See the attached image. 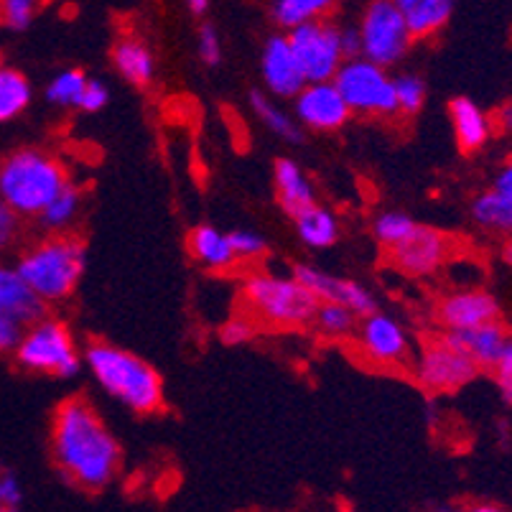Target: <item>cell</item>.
<instances>
[{
  "label": "cell",
  "instance_id": "obj_26",
  "mask_svg": "<svg viewBox=\"0 0 512 512\" xmlns=\"http://www.w3.org/2000/svg\"><path fill=\"white\" fill-rule=\"evenodd\" d=\"M334 6H337V0H276L273 18L283 29H296L301 23L327 18Z\"/></svg>",
  "mask_w": 512,
  "mask_h": 512
},
{
  "label": "cell",
  "instance_id": "obj_3",
  "mask_svg": "<svg viewBox=\"0 0 512 512\" xmlns=\"http://www.w3.org/2000/svg\"><path fill=\"white\" fill-rule=\"evenodd\" d=\"M67 181L57 158L39 148H21L0 164V199L18 217H39Z\"/></svg>",
  "mask_w": 512,
  "mask_h": 512
},
{
  "label": "cell",
  "instance_id": "obj_8",
  "mask_svg": "<svg viewBox=\"0 0 512 512\" xmlns=\"http://www.w3.org/2000/svg\"><path fill=\"white\" fill-rule=\"evenodd\" d=\"M360 54L380 67H395L411 49L413 34L393 0H372L360 21Z\"/></svg>",
  "mask_w": 512,
  "mask_h": 512
},
{
  "label": "cell",
  "instance_id": "obj_35",
  "mask_svg": "<svg viewBox=\"0 0 512 512\" xmlns=\"http://www.w3.org/2000/svg\"><path fill=\"white\" fill-rule=\"evenodd\" d=\"M230 235L232 248H235L237 260L240 258H260L265 253V240L258 235V232H250V230H235V232H227Z\"/></svg>",
  "mask_w": 512,
  "mask_h": 512
},
{
  "label": "cell",
  "instance_id": "obj_5",
  "mask_svg": "<svg viewBox=\"0 0 512 512\" xmlns=\"http://www.w3.org/2000/svg\"><path fill=\"white\" fill-rule=\"evenodd\" d=\"M245 301L271 327H304L314 321L319 299L296 278L258 273L245 281Z\"/></svg>",
  "mask_w": 512,
  "mask_h": 512
},
{
  "label": "cell",
  "instance_id": "obj_24",
  "mask_svg": "<svg viewBox=\"0 0 512 512\" xmlns=\"http://www.w3.org/2000/svg\"><path fill=\"white\" fill-rule=\"evenodd\" d=\"M293 222H296V232H299L301 242L309 245V248H332L339 237L337 217L316 202L311 207L301 209L299 214H293Z\"/></svg>",
  "mask_w": 512,
  "mask_h": 512
},
{
  "label": "cell",
  "instance_id": "obj_9",
  "mask_svg": "<svg viewBox=\"0 0 512 512\" xmlns=\"http://www.w3.org/2000/svg\"><path fill=\"white\" fill-rule=\"evenodd\" d=\"M288 41H291L309 82L334 79V74L339 72V67L347 59L342 51L339 29L334 23L324 21V18L321 21L301 23V26L291 29L288 31Z\"/></svg>",
  "mask_w": 512,
  "mask_h": 512
},
{
  "label": "cell",
  "instance_id": "obj_15",
  "mask_svg": "<svg viewBox=\"0 0 512 512\" xmlns=\"http://www.w3.org/2000/svg\"><path fill=\"white\" fill-rule=\"evenodd\" d=\"M360 347L370 360L380 362V365H400L411 355V339H408L406 329L395 319L377 314V311L367 314L362 321Z\"/></svg>",
  "mask_w": 512,
  "mask_h": 512
},
{
  "label": "cell",
  "instance_id": "obj_36",
  "mask_svg": "<svg viewBox=\"0 0 512 512\" xmlns=\"http://www.w3.org/2000/svg\"><path fill=\"white\" fill-rule=\"evenodd\" d=\"M23 505V487L8 469H0V510H18Z\"/></svg>",
  "mask_w": 512,
  "mask_h": 512
},
{
  "label": "cell",
  "instance_id": "obj_10",
  "mask_svg": "<svg viewBox=\"0 0 512 512\" xmlns=\"http://www.w3.org/2000/svg\"><path fill=\"white\" fill-rule=\"evenodd\" d=\"M479 367L464 355L462 349L446 342L444 337L439 342L423 347L418 357V383L431 393H451V390L464 388L472 383Z\"/></svg>",
  "mask_w": 512,
  "mask_h": 512
},
{
  "label": "cell",
  "instance_id": "obj_30",
  "mask_svg": "<svg viewBox=\"0 0 512 512\" xmlns=\"http://www.w3.org/2000/svg\"><path fill=\"white\" fill-rule=\"evenodd\" d=\"M355 316V311H349L347 306L332 304V301H319L314 321L324 337H344L355 327Z\"/></svg>",
  "mask_w": 512,
  "mask_h": 512
},
{
  "label": "cell",
  "instance_id": "obj_37",
  "mask_svg": "<svg viewBox=\"0 0 512 512\" xmlns=\"http://www.w3.org/2000/svg\"><path fill=\"white\" fill-rule=\"evenodd\" d=\"M197 46H199V57H202L204 64L214 67V64L222 62V41H220V34H217V29H212V26H202V29H199Z\"/></svg>",
  "mask_w": 512,
  "mask_h": 512
},
{
  "label": "cell",
  "instance_id": "obj_19",
  "mask_svg": "<svg viewBox=\"0 0 512 512\" xmlns=\"http://www.w3.org/2000/svg\"><path fill=\"white\" fill-rule=\"evenodd\" d=\"M472 217L477 225L487 227V230H512V161L502 166L490 192L474 199Z\"/></svg>",
  "mask_w": 512,
  "mask_h": 512
},
{
  "label": "cell",
  "instance_id": "obj_23",
  "mask_svg": "<svg viewBox=\"0 0 512 512\" xmlns=\"http://www.w3.org/2000/svg\"><path fill=\"white\" fill-rule=\"evenodd\" d=\"M189 250H192L194 260L212 268V271H225L237 260L235 248H232L230 235L220 232L217 227H197L189 235Z\"/></svg>",
  "mask_w": 512,
  "mask_h": 512
},
{
  "label": "cell",
  "instance_id": "obj_40",
  "mask_svg": "<svg viewBox=\"0 0 512 512\" xmlns=\"http://www.w3.org/2000/svg\"><path fill=\"white\" fill-rule=\"evenodd\" d=\"M495 377H497V385H500L502 395H505V400H510L512 403V339L507 342L505 352L500 355V360L495 362Z\"/></svg>",
  "mask_w": 512,
  "mask_h": 512
},
{
  "label": "cell",
  "instance_id": "obj_34",
  "mask_svg": "<svg viewBox=\"0 0 512 512\" xmlns=\"http://www.w3.org/2000/svg\"><path fill=\"white\" fill-rule=\"evenodd\" d=\"M39 6L41 0H0V23L13 31L29 29Z\"/></svg>",
  "mask_w": 512,
  "mask_h": 512
},
{
  "label": "cell",
  "instance_id": "obj_45",
  "mask_svg": "<svg viewBox=\"0 0 512 512\" xmlns=\"http://www.w3.org/2000/svg\"><path fill=\"white\" fill-rule=\"evenodd\" d=\"M505 260L512 265V240L505 245Z\"/></svg>",
  "mask_w": 512,
  "mask_h": 512
},
{
  "label": "cell",
  "instance_id": "obj_22",
  "mask_svg": "<svg viewBox=\"0 0 512 512\" xmlns=\"http://www.w3.org/2000/svg\"><path fill=\"white\" fill-rule=\"evenodd\" d=\"M273 181H276L278 202H281L283 212H288L291 217L293 214H299L301 209L314 204V189H311L309 179H306L304 171L299 169V164L291 161V158H281V161H276Z\"/></svg>",
  "mask_w": 512,
  "mask_h": 512
},
{
  "label": "cell",
  "instance_id": "obj_38",
  "mask_svg": "<svg viewBox=\"0 0 512 512\" xmlns=\"http://www.w3.org/2000/svg\"><path fill=\"white\" fill-rule=\"evenodd\" d=\"M107 102H110V92H107V87L102 85V82H97V79H87L82 97H79L77 102L79 110H85V113H100Z\"/></svg>",
  "mask_w": 512,
  "mask_h": 512
},
{
  "label": "cell",
  "instance_id": "obj_18",
  "mask_svg": "<svg viewBox=\"0 0 512 512\" xmlns=\"http://www.w3.org/2000/svg\"><path fill=\"white\" fill-rule=\"evenodd\" d=\"M444 339L454 344L456 349H462L477 367H495V362L500 360L507 342H510L505 327L497 319L472 329H451L444 334Z\"/></svg>",
  "mask_w": 512,
  "mask_h": 512
},
{
  "label": "cell",
  "instance_id": "obj_21",
  "mask_svg": "<svg viewBox=\"0 0 512 512\" xmlns=\"http://www.w3.org/2000/svg\"><path fill=\"white\" fill-rule=\"evenodd\" d=\"M406 18L413 39L434 36L449 23L456 0H393Z\"/></svg>",
  "mask_w": 512,
  "mask_h": 512
},
{
  "label": "cell",
  "instance_id": "obj_12",
  "mask_svg": "<svg viewBox=\"0 0 512 512\" xmlns=\"http://www.w3.org/2000/svg\"><path fill=\"white\" fill-rule=\"evenodd\" d=\"M293 100H296V115H299L301 123L311 130H319V133L339 130L352 115L347 100L342 97L339 87L334 85V79L306 82L304 90Z\"/></svg>",
  "mask_w": 512,
  "mask_h": 512
},
{
  "label": "cell",
  "instance_id": "obj_25",
  "mask_svg": "<svg viewBox=\"0 0 512 512\" xmlns=\"http://www.w3.org/2000/svg\"><path fill=\"white\" fill-rule=\"evenodd\" d=\"M113 62L115 67H118V72L123 74V79H128L130 85H151L153 72H156V62H153V54L141 44V41H120L113 51Z\"/></svg>",
  "mask_w": 512,
  "mask_h": 512
},
{
  "label": "cell",
  "instance_id": "obj_17",
  "mask_svg": "<svg viewBox=\"0 0 512 512\" xmlns=\"http://www.w3.org/2000/svg\"><path fill=\"white\" fill-rule=\"evenodd\" d=\"M41 316H46V301L31 291L16 268L0 265V319L16 321L29 329Z\"/></svg>",
  "mask_w": 512,
  "mask_h": 512
},
{
  "label": "cell",
  "instance_id": "obj_13",
  "mask_svg": "<svg viewBox=\"0 0 512 512\" xmlns=\"http://www.w3.org/2000/svg\"><path fill=\"white\" fill-rule=\"evenodd\" d=\"M293 278L304 283L319 301H332V304L347 306L349 311H355L357 316H367L377 311L375 299L365 286L347 278L329 276V273L319 271L314 265H296Z\"/></svg>",
  "mask_w": 512,
  "mask_h": 512
},
{
  "label": "cell",
  "instance_id": "obj_28",
  "mask_svg": "<svg viewBox=\"0 0 512 512\" xmlns=\"http://www.w3.org/2000/svg\"><path fill=\"white\" fill-rule=\"evenodd\" d=\"M79 204H82V192H79L74 184H64L62 192L51 199L44 207V212L39 214L41 225L51 232H59L64 227H69L74 222V217L79 214Z\"/></svg>",
  "mask_w": 512,
  "mask_h": 512
},
{
  "label": "cell",
  "instance_id": "obj_6",
  "mask_svg": "<svg viewBox=\"0 0 512 512\" xmlns=\"http://www.w3.org/2000/svg\"><path fill=\"white\" fill-rule=\"evenodd\" d=\"M18 365L31 372H44V375L57 377H74L82 370V357L77 355L74 339L62 321L41 316L34 321L21 342L13 349Z\"/></svg>",
  "mask_w": 512,
  "mask_h": 512
},
{
  "label": "cell",
  "instance_id": "obj_11",
  "mask_svg": "<svg viewBox=\"0 0 512 512\" xmlns=\"http://www.w3.org/2000/svg\"><path fill=\"white\" fill-rule=\"evenodd\" d=\"M446 255H449V237L434 227L421 225H416V230L406 240H400L398 245L390 248V260L395 268L413 278L431 276L439 271L446 263Z\"/></svg>",
  "mask_w": 512,
  "mask_h": 512
},
{
  "label": "cell",
  "instance_id": "obj_1",
  "mask_svg": "<svg viewBox=\"0 0 512 512\" xmlns=\"http://www.w3.org/2000/svg\"><path fill=\"white\" fill-rule=\"evenodd\" d=\"M51 454L57 467L85 490H100L115 477L120 446L85 398H69L54 413Z\"/></svg>",
  "mask_w": 512,
  "mask_h": 512
},
{
  "label": "cell",
  "instance_id": "obj_39",
  "mask_svg": "<svg viewBox=\"0 0 512 512\" xmlns=\"http://www.w3.org/2000/svg\"><path fill=\"white\" fill-rule=\"evenodd\" d=\"M18 227H21L18 225V214L0 199V253L11 248L18 235Z\"/></svg>",
  "mask_w": 512,
  "mask_h": 512
},
{
  "label": "cell",
  "instance_id": "obj_14",
  "mask_svg": "<svg viewBox=\"0 0 512 512\" xmlns=\"http://www.w3.org/2000/svg\"><path fill=\"white\" fill-rule=\"evenodd\" d=\"M260 72H263L265 87L278 97H296L309 82L288 36L268 39L263 59H260Z\"/></svg>",
  "mask_w": 512,
  "mask_h": 512
},
{
  "label": "cell",
  "instance_id": "obj_4",
  "mask_svg": "<svg viewBox=\"0 0 512 512\" xmlns=\"http://www.w3.org/2000/svg\"><path fill=\"white\" fill-rule=\"evenodd\" d=\"M85 245L69 235L49 237L18 258L16 271L46 304L69 299L85 273Z\"/></svg>",
  "mask_w": 512,
  "mask_h": 512
},
{
  "label": "cell",
  "instance_id": "obj_42",
  "mask_svg": "<svg viewBox=\"0 0 512 512\" xmlns=\"http://www.w3.org/2000/svg\"><path fill=\"white\" fill-rule=\"evenodd\" d=\"M339 36H342V51L344 57H360V31L357 29H339Z\"/></svg>",
  "mask_w": 512,
  "mask_h": 512
},
{
  "label": "cell",
  "instance_id": "obj_33",
  "mask_svg": "<svg viewBox=\"0 0 512 512\" xmlns=\"http://www.w3.org/2000/svg\"><path fill=\"white\" fill-rule=\"evenodd\" d=\"M85 85H87L85 72H79V69H67V72L57 74V77L51 79L49 90H46V97L62 107L77 105L79 97H82V90H85Z\"/></svg>",
  "mask_w": 512,
  "mask_h": 512
},
{
  "label": "cell",
  "instance_id": "obj_27",
  "mask_svg": "<svg viewBox=\"0 0 512 512\" xmlns=\"http://www.w3.org/2000/svg\"><path fill=\"white\" fill-rule=\"evenodd\" d=\"M31 102V85L18 69L0 67V123L18 118Z\"/></svg>",
  "mask_w": 512,
  "mask_h": 512
},
{
  "label": "cell",
  "instance_id": "obj_29",
  "mask_svg": "<svg viewBox=\"0 0 512 512\" xmlns=\"http://www.w3.org/2000/svg\"><path fill=\"white\" fill-rule=\"evenodd\" d=\"M250 105H253V110L258 113V118L263 120V125L271 130V133H276L278 138H283V141H288V143H301L299 125L293 123V120L283 113L281 107L273 105V102L268 100L263 92H253V95H250Z\"/></svg>",
  "mask_w": 512,
  "mask_h": 512
},
{
  "label": "cell",
  "instance_id": "obj_43",
  "mask_svg": "<svg viewBox=\"0 0 512 512\" xmlns=\"http://www.w3.org/2000/svg\"><path fill=\"white\" fill-rule=\"evenodd\" d=\"M500 123L505 130H512V105L502 107L500 110Z\"/></svg>",
  "mask_w": 512,
  "mask_h": 512
},
{
  "label": "cell",
  "instance_id": "obj_31",
  "mask_svg": "<svg viewBox=\"0 0 512 512\" xmlns=\"http://www.w3.org/2000/svg\"><path fill=\"white\" fill-rule=\"evenodd\" d=\"M413 230H416V222L403 212L380 214V217L375 220V225H372L375 240L380 242V245H385L388 250L393 248V245H398L400 240H406Z\"/></svg>",
  "mask_w": 512,
  "mask_h": 512
},
{
  "label": "cell",
  "instance_id": "obj_44",
  "mask_svg": "<svg viewBox=\"0 0 512 512\" xmlns=\"http://www.w3.org/2000/svg\"><path fill=\"white\" fill-rule=\"evenodd\" d=\"M186 6L192 8V13H197V16H202V13L207 11L209 0H186Z\"/></svg>",
  "mask_w": 512,
  "mask_h": 512
},
{
  "label": "cell",
  "instance_id": "obj_7",
  "mask_svg": "<svg viewBox=\"0 0 512 512\" xmlns=\"http://www.w3.org/2000/svg\"><path fill=\"white\" fill-rule=\"evenodd\" d=\"M334 85L347 100L349 110L357 115H393L398 113L393 77L385 67L365 57L344 59L334 74Z\"/></svg>",
  "mask_w": 512,
  "mask_h": 512
},
{
  "label": "cell",
  "instance_id": "obj_2",
  "mask_svg": "<svg viewBox=\"0 0 512 512\" xmlns=\"http://www.w3.org/2000/svg\"><path fill=\"white\" fill-rule=\"evenodd\" d=\"M85 362L100 388L136 413H156L164 403L161 375L141 357L107 342L87 347Z\"/></svg>",
  "mask_w": 512,
  "mask_h": 512
},
{
  "label": "cell",
  "instance_id": "obj_32",
  "mask_svg": "<svg viewBox=\"0 0 512 512\" xmlns=\"http://www.w3.org/2000/svg\"><path fill=\"white\" fill-rule=\"evenodd\" d=\"M393 85L400 113L416 115L418 110H423V105H426V82L421 77H416V74H400V77H393Z\"/></svg>",
  "mask_w": 512,
  "mask_h": 512
},
{
  "label": "cell",
  "instance_id": "obj_16",
  "mask_svg": "<svg viewBox=\"0 0 512 512\" xmlns=\"http://www.w3.org/2000/svg\"><path fill=\"white\" fill-rule=\"evenodd\" d=\"M500 316V306L487 291L479 288H464L451 296H446L439 304V321L446 332L451 329H472L487 321H495Z\"/></svg>",
  "mask_w": 512,
  "mask_h": 512
},
{
  "label": "cell",
  "instance_id": "obj_41",
  "mask_svg": "<svg viewBox=\"0 0 512 512\" xmlns=\"http://www.w3.org/2000/svg\"><path fill=\"white\" fill-rule=\"evenodd\" d=\"M253 337V324L248 319H232L222 327V339L227 344H242Z\"/></svg>",
  "mask_w": 512,
  "mask_h": 512
},
{
  "label": "cell",
  "instance_id": "obj_20",
  "mask_svg": "<svg viewBox=\"0 0 512 512\" xmlns=\"http://www.w3.org/2000/svg\"><path fill=\"white\" fill-rule=\"evenodd\" d=\"M451 125H454V136L459 148L464 153H472L482 148L492 136V120L487 118L482 107L477 102L467 100V97H456L449 105Z\"/></svg>",
  "mask_w": 512,
  "mask_h": 512
}]
</instances>
